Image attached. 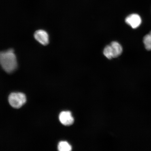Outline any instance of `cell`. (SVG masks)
<instances>
[{
    "mask_svg": "<svg viewBox=\"0 0 151 151\" xmlns=\"http://www.w3.org/2000/svg\"><path fill=\"white\" fill-rule=\"evenodd\" d=\"M59 120L62 124L65 126L71 125L74 122V119L69 111H63L60 113Z\"/></svg>",
    "mask_w": 151,
    "mask_h": 151,
    "instance_id": "5",
    "label": "cell"
},
{
    "mask_svg": "<svg viewBox=\"0 0 151 151\" xmlns=\"http://www.w3.org/2000/svg\"><path fill=\"white\" fill-rule=\"evenodd\" d=\"M143 42L146 50H151V31L143 37Z\"/></svg>",
    "mask_w": 151,
    "mask_h": 151,
    "instance_id": "7",
    "label": "cell"
},
{
    "mask_svg": "<svg viewBox=\"0 0 151 151\" xmlns=\"http://www.w3.org/2000/svg\"><path fill=\"white\" fill-rule=\"evenodd\" d=\"M9 104L14 108L19 109L23 106L26 101L25 94L23 93H12L9 97Z\"/></svg>",
    "mask_w": 151,
    "mask_h": 151,
    "instance_id": "2",
    "label": "cell"
},
{
    "mask_svg": "<svg viewBox=\"0 0 151 151\" xmlns=\"http://www.w3.org/2000/svg\"><path fill=\"white\" fill-rule=\"evenodd\" d=\"M112 48L113 54V58H116L119 56L122 52V48L119 43L114 41L110 45Z\"/></svg>",
    "mask_w": 151,
    "mask_h": 151,
    "instance_id": "6",
    "label": "cell"
},
{
    "mask_svg": "<svg viewBox=\"0 0 151 151\" xmlns=\"http://www.w3.org/2000/svg\"><path fill=\"white\" fill-rule=\"evenodd\" d=\"M125 22L128 25L135 29L139 27L142 22V19L140 16L137 14H130L126 17Z\"/></svg>",
    "mask_w": 151,
    "mask_h": 151,
    "instance_id": "4",
    "label": "cell"
},
{
    "mask_svg": "<svg viewBox=\"0 0 151 151\" xmlns=\"http://www.w3.org/2000/svg\"><path fill=\"white\" fill-rule=\"evenodd\" d=\"M58 150L60 151H69L71 150L72 148L67 142L61 141L58 145Z\"/></svg>",
    "mask_w": 151,
    "mask_h": 151,
    "instance_id": "8",
    "label": "cell"
},
{
    "mask_svg": "<svg viewBox=\"0 0 151 151\" xmlns=\"http://www.w3.org/2000/svg\"><path fill=\"white\" fill-rule=\"evenodd\" d=\"M34 37L37 42L44 46L48 45L50 42L48 34L44 30H37L34 34Z\"/></svg>",
    "mask_w": 151,
    "mask_h": 151,
    "instance_id": "3",
    "label": "cell"
},
{
    "mask_svg": "<svg viewBox=\"0 0 151 151\" xmlns=\"http://www.w3.org/2000/svg\"><path fill=\"white\" fill-rule=\"evenodd\" d=\"M104 54L105 57L109 59H111L113 58V54L112 48L110 45L106 47L104 50Z\"/></svg>",
    "mask_w": 151,
    "mask_h": 151,
    "instance_id": "9",
    "label": "cell"
},
{
    "mask_svg": "<svg viewBox=\"0 0 151 151\" xmlns=\"http://www.w3.org/2000/svg\"><path fill=\"white\" fill-rule=\"evenodd\" d=\"M18 62L14 50L12 49L0 52V65L6 72H14L18 68Z\"/></svg>",
    "mask_w": 151,
    "mask_h": 151,
    "instance_id": "1",
    "label": "cell"
}]
</instances>
